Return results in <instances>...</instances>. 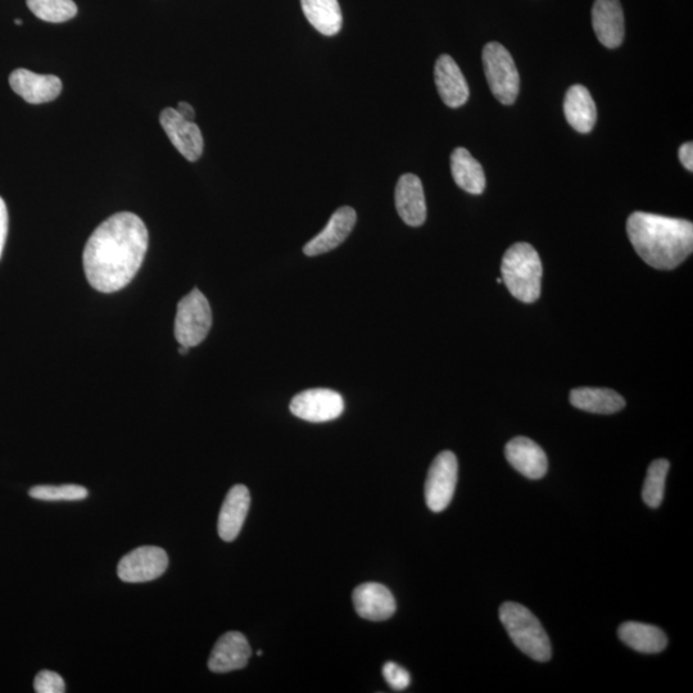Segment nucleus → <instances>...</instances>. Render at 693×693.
Masks as SVG:
<instances>
[{
    "label": "nucleus",
    "instance_id": "nucleus-15",
    "mask_svg": "<svg viewBox=\"0 0 693 693\" xmlns=\"http://www.w3.org/2000/svg\"><path fill=\"white\" fill-rule=\"evenodd\" d=\"M434 80H436L439 97L446 106L459 108L468 102L470 90L464 75L454 58L443 54L439 57L434 67Z\"/></svg>",
    "mask_w": 693,
    "mask_h": 693
},
{
    "label": "nucleus",
    "instance_id": "nucleus-20",
    "mask_svg": "<svg viewBox=\"0 0 693 693\" xmlns=\"http://www.w3.org/2000/svg\"><path fill=\"white\" fill-rule=\"evenodd\" d=\"M564 113L570 126L578 133L586 134L595 128L597 120L596 104L587 88L573 85L566 93Z\"/></svg>",
    "mask_w": 693,
    "mask_h": 693
},
{
    "label": "nucleus",
    "instance_id": "nucleus-18",
    "mask_svg": "<svg viewBox=\"0 0 693 693\" xmlns=\"http://www.w3.org/2000/svg\"><path fill=\"white\" fill-rule=\"evenodd\" d=\"M396 208L398 215L407 225L418 228L427 220L423 184L414 174L402 175L396 187Z\"/></svg>",
    "mask_w": 693,
    "mask_h": 693
},
{
    "label": "nucleus",
    "instance_id": "nucleus-2",
    "mask_svg": "<svg viewBox=\"0 0 693 693\" xmlns=\"http://www.w3.org/2000/svg\"><path fill=\"white\" fill-rule=\"evenodd\" d=\"M627 233L637 255L654 269H676L693 251L691 221L633 212Z\"/></svg>",
    "mask_w": 693,
    "mask_h": 693
},
{
    "label": "nucleus",
    "instance_id": "nucleus-34",
    "mask_svg": "<svg viewBox=\"0 0 693 693\" xmlns=\"http://www.w3.org/2000/svg\"><path fill=\"white\" fill-rule=\"evenodd\" d=\"M15 22H16V24H17L18 26L22 25V21H21V20H16Z\"/></svg>",
    "mask_w": 693,
    "mask_h": 693
},
{
    "label": "nucleus",
    "instance_id": "nucleus-23",
    "mask_svg": "<svg viewBox=\"0 0 693 693\" xmlns=\"http://www.w3.org/2000/svg\"><path fill=\"white\" fill-rule=\"evenodd\" d=\"M451 172L455 183L470 194H482L486 189L483 167L468 149L456 148L451 154Z\"/></svg>",
    "mask_w": 693,
    "mask_h": 693
},
{
    "label": "nucleus",
    "instance_id": "nucleus-8",
    "mask_svg": "<svg viewBox=\"0 0 693 693\" xmlns=\"http://www.w3.org/2000/svg\"><path fill=\"white\" fill-rule=\"evenodd\" d=\"M169 566L166 551L156 546H143L122 557L117 574L126 583H146L160 578Z\"/></svg>",
    "mask_w": 693,
    "mask_h": 693
},
{
    "label": "nucleus",
    "instance_id": "nucleus-3",
    "mask_svg": "<svg viewBox=\"0 0 693 693\" xmlns=\"http://www.w3.org/2000/svg\"><path fill=\"white\" fill-rule=\"evenodd\" d=\"M502 282L519 301L536 302L541 296L542 262L531 244L516 243L502 258Z\"/></svg>",
    "mask_w": 693,
    "mask_h": 693
},
{
    "label": "nucleus",
    "instance_id": "nucleus-9",
    "mask_svg": "<svg viewBox=\"0 0 693 693\" xmlns=\"http://www.w3.org/2000/svg\"><path fill=\"white\" fill-rule=\"evenodd\" d=\"M289 407L297 418L310 423H326L343 414L344 401L341 394L332 389L315 388L297 394Z\"/></svg>",
    "mask_w": 693,
    "mask_h": 693
},
{
    "label": "nucleus",
    "instance_id": "nucleus-29",
    "mask_svg": "<svg viewBox=\"0 0 693 693\" xmlns=\"http://www.w3.org/2000/svg\"><path fill=\"white\" fill-rule=\"evenodd\" d=\"M35 692L38 693H63L66 692V685L60 674L43 670L34 681Z\"/></svg>",
    "mask_w": 693,
    "mask_h": 693
},
{
    "label": "nucleus",
    "instance_id": "nucleus-13",
    "mask_svg": "<svg viewBox=\"0 0 693 693\" xmlns=\"http://www.w3.org/2000/svg\"><path fill=\"white\" fill-rule=\"evenodd\" d=\"M252 649L247 638L239 632H229L220 637L208 660V668L214 673H229L247 667Z\"/></svg>",
    "mask_w": 693,
    "mask_h": 693
},
{
    "label": "nucleus",
    "instance_id": "nucleus-31",
    "mask_svg": "<svg viewBox=\"0 0 693 693\" xmlns=\"http://www.w3.org/2000/svg\"><path fill=\"white\" fill-rule=\"evenodd\" d=\"M679 160L688 171H693V144L688 142L679 148Z\"/></svg>",
    "mask_w": 693,
    "mask_h": 693
},
{
    "label": "nucleus",
    "instance_id": "nucleus-11",
    "mask_svg": "<svg viewBox=\"0 0 693 693\" xmlns=\"http://www.w3.org/2000/svg\"><path fill=\"white\" fill-rule=\"evenodd\" d=\"M13 92L27 103L42 104L54 101L62 92V81L54 75H39L26 69H18L9 76Z\"/></svg>",
    "mask_w": 693,
    "mask_h": 693
},
{
    "label": "nucleus",
    "instance_id": "nucleus-24",
    "mask_svg": "<svg viewBox=\"0 0 693 693\" xmlns=\"http://www.w3.org/2000/svg\"><path fill=\"white\" fill-rule=\"evenodd\" d=\"M303 13L320 34L337 35L342 29L343 16L338 0H301Z\"/></svg>",
    "mask_w": 693,
    "mask_h": 693
},
{
    "label": "nucleus",
    "instance_id": "nucleus-4",
    "mask_svg": "<svg viewBox=\"0 0 693 693\" xmlns=\"http://www.w3.org/2000/svg\"><path fill=\"white\" fill-rule=\"evenodd\" d=\"M500 619L511 641L525 655L539 663L551 659L550 638L531 610L516 602H505L500 608Z\"/></svg>",
    "mask_w": 693,
    "mask_h": 693
},
{
    "label": "nucleus",
    "instance_id": "nucleus-6",
    "mask_svg": "<svg viewBox=\"0 0 693 693\" xmlns=\"http://www.w3.org/2000/svg\"><path fill=\"white\" fill-rule=\"evenodd\" d=\"M212 326V311L205 294L193 289L179 302L175 338L181 346L196 347L205 341Z\"/></svg>",
    "mask_w": 693,
    "mask_h": 693
},
{
    "label": "nucleus",
    "instance_id": "nucleus-27",
    "mask_svg": "<svg viewBox=\"0 0 693 693\" xmlns=\"http://www.w3.org/2000/svg\"><path fill=\"white\" fill-rule=\"evenodd\" d=\"M30 496L40 501H84L88 498V489L77 484H65V486H36L30 489Z\"/></svg>",
    "mask_w": 693,
    "mask_h": 693
},
{
    "label": "nucleus",
    "instance_id": "nucleus-17",
    "mask_svg": "<svg viewBox=\"0 0 693 693\" xmlns=\"http://www.w3.org/2000/svg\"><path fill=\"white\" fill-rule=\"evenodd\" d=\"M592 25L597 38L606 48H618L624 40V15L619 0H596L592 8Z\"/></svg>",
    "mask_w": 693,
    "mask_h": 693
},
{
    "label": "nucleus",
    "instance_id": "nucleus-26",
    "mask_svg": "<svg viewBox=\"0 0 693 693\" xmlns=\"http://www.w3.org/2000/svg\"><path fill=\"white\" fill-rule=\"evenodd\" d=\"M27 7L40 20L61 24L77 15V6L72 0H27Z\"/></svg>",
    "mask_w": 693,
    "mask_h": 693
},
{
    "label": "nucleus",
    "instance_id": "nucleus-10",
    "mask_svg": "<svg viewBox=\"0 0 693 693\" xmlns=\"http://www.w3.org/2000/svg\"><path fill=\"white\" fill-rule=\"evenodd\" d=\"M160 122L167 137L180 154H183L190 162H196L201 158L205 143H203L201 129L198 128V125L194 124L193 121L183 119L175 108L163 110Z\"/></svg>",
    "mask_w": 693,
    "mask_h": 693
},
{
    "label": "nucleus",
    "instance_id": "nucleus-30",
    "mask_svg": "<svg viewBox=\"0 0 693 693\" xmlns=\"http://www.w3.org/2000/svg\"><path fill=\"white\" fill-rule=\"evenodd\" d=\"M8 234V210L6 202L0 197V258L3 255L4 246H6Z\"/></svg>",
    "mask_w": 693,
    "mask_h": 693
},
{
    "label": "nucleus",
    "instance_id": "nucleus-7",
    "mask_svg": "<svg viewBox=\"0 0 693 693\" xmlns=\"http://www.w3.org/2000/svg\"><path fill=\"white\" fill-rule=\"evenodd\" d=\"M459 477V462L454 452L443 451L430 465L425 482V501L433 513H442L451 504Z\"/></svg>",
    "mask_w": 693,
    "mask_h": 693
},
{
    "label": "nucleus",
    "instance_id": "nucleus-12",
    "mask_svg": "<svg viewBox=\"0 0 693 693\" xmlns=\"http://www.w3.org/2000/svg\"><path fill=\"white\" fill-rule=\"evenodd\" d=\"M352 599L356 613L371 622H383L396 613V600L383 584H361L353 591Z\"/></svg>",
    "mask_w": 693,
    "mask_h": 693
},
{
    "label": "nucleus",
    "instance_id": "nucleus-14",
    "mask_svg": "<svg viewBox=\"0 0 693 693\" xmlns=\"http://www.w3.org/2000/svg\"><path fill=\"white\" fill-rule=\"evenodd\" d=\"M357 220L356 211L351 207H342L330 217L328 225L321 233L303 247L306 256L314 257L333 251L351 234Z\"/></svg>",
    "mask_w": 693,
    "mask_h": 693
},
{
    "label": "nucleus",
    "instance_id": "nucleus-5",
    "mask_svg": "<svg viewBox=\"0 0 693 693\" xmlns=\"http://www.w3.org/2000/svg\"><path fill=\"white\" fill-rule=\"evenodd\" d=\"M482 58L492 94L506 106L514 104L519 94L520 77L510 52L504 45L492 42L484 47Z\"/></svg>",
    "mask_w": 693,
    "mask_h": 693
},
{
    "label": "nucleus",
    "instance_id": "nucleus-35",
    "mask_svg": "<svg viewBox=\"0 0 693 693\" xmlns=\"http://www.w3.org/2000/svg\"><path fill=\"white\" fill-rule=\"evenodd\" d=\"M257 655H258V656H261V655H262V651H261V650H258V651H257Z\"/></svg>",
    "mask_w": 693,
    "mask_h": 693
},
{
    "label": "nucleus",
    "instance_id": "nucleus-16",
    "mask_svg": "<svg viewBox=\"0 0 693 693\" xmlns=\"http://www.w3.org/2000/svg\"><path fill=\"white\" fill-rule=\"evenodd\" d=\"M507 461L525 478L538 480L545 477L548 461L545 451L527 437H516L505 448Z\"/></svg>",
    "mask_w": 693,
    "mask_h": 693
},
{
    "label": "nucleus",
    "instance_id": "nucleus-1",
    "mask_svg": "<svg viewBox=\"0 0 693 693\" xmlns=\"http://www.w3.org/2000/svg\"><path fill=\"white\" fill-rule=\"evenodd\" d=\"M148 244L147 226L139 216L120 212L103 221L84 249V271L89 284L102 293L124 289L142 267Z\"/></svg>",
    "mask_w": 693,
    "mask_h": 693
},
{
    "label": "nucleus",
    "instance_id": "nucleus-22",
    "mask_svg": "<svg viewBox=\"0 0 693 693\" xmlns=\"http://www.w3.org/2000/svg\"><path fill=\"white\" fill-rule=\"evenodd\" d=\"M570 403L591 414L611 415L622 411L625 400L618 392L608 388H577L570 392Z\"/></svg>",
    "mask_w": 693,
    "mask_h": 693
},
{
    "label": "nucleus",
    "instance_id": "nucleus-19",
    "mask_svg": "<svg viewBox=\"0 0 693 693\" xmlns=\"http://www.w3.org/2000/svg\"><path fill=\"white\" fill-rule=\"evenodd\" d=\"M249 506H251V495L246 486L238 484L230 489L221 507L219 523H217V531L223 541L233 542L239 536L246 522Z\"/></svg>",
    "mask_w": 693,
    "mask_h": 693
},
{
    "label": "nucleus",
    "instance_id": "nucleus-32",
    "mask_svg": "<svg viewBox=\"0 0 693 693\" xmlns=\"http://www.w3.org/2000/svg\"><path fill=\"white\" fill-rule=\"evenodd\" d=\"M175 110L185 120L193 121L194 117H196V112H194V108L190 106V104L187 102H180L178 104V108H175Z\"/></svg>",
    "mask_w": 693,
    "mask_h": 693
},
{
    "label": "nucleus",
    "instance_id": "nucleus-33",
    "mask_svg": "<svg viewBox=\"0 0 693 693\" xmlns=\"http://www.w3.org/2000/svg\"><path fill=\"white\" fill-rule=\"evenodd\" d=\"M189 350H190L189 347H187V346H181V344H180V347H179V353H180V355H187V353H188Z\"/></svg>",
    "mask_w": 693,
    "mask_h": 693
},
{
    "label": "nucleus",
    "instance_id": "nucleus-21",
    "mask_svg": "<svg viewBox=\"0 0 693 693\" xmlns=\"http://www.w3.org/2000/svg\"><path fill=\"white\" fill-rule=\"evenodd\" d=\"M618 636L625 645L642 654H659L668 645V637L655 625L627 622L620 625Z\"/></svg>",
    "mask_w": 693,
    "mask_h": 693
},
{
    "label": "nucleus",
    "instance_id": "nucleus-28",
    "mask_svg": "<svg viewBox=\"0 0 693 693\" xmlns=\"http://www.w3.org/2000/svg\"><path fill=\"white\" fill-rule=\"evenodd\" d=\"M383 677L394 691H403L411 683L410 673L405 668L400 667V665L393 663V661H388V663L384 664Z\"/></svg>",
    "mask_w": 693,
    "mask_h": 693
},
{
    "label": "nucleus",
    "instance_id": "nucleus-25",
    "mask_svg": "<svg viewBox=\"0 0 693 693\" xmlns=\"http://www.w3.org/2000/svg\"><path fill=\"white\" fill-rule=\"evenodd\" d=\"M669 468V461L660 459L652 461L649 470H647L642 497L645 504L651 509H658L663 504L665 480H667Z\"/></svg>",
    "mask_w": 693,
    "mask_h": 693
}]
</instances>
